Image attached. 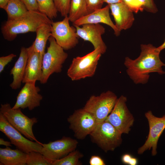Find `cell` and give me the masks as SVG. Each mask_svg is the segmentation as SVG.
Returning a JSON list of instances; mask_svg holds the SVG:
<instances>
[{
  "label": "cell",
  "mask_w": 165,
  "mask_h": 165,
  "mask_svg": "<svg viewBox=\"0 0 165 165\" xmlns=\"http://www.w3.org/2000/svg\"><path fill=\"white\" fill-rule=\"evenodd\" d=\"M110 7L108 4L105 7L96 10L73 22V26H80L86 24H106L113 30L114 34L119 36L120 32L112 20L109 14Z\"/></svg>",
  "instance_id": "cell-16"
},
{
  "label": "cell",
  "mask_w": 165,
  "mask_h": 165,
  "mask_svg": "<svg viewBox=\"0 0 165 165\" xmlns=\"http://www.w3.org/2000/svg\"><path fill=\"white\" fill-rule=\"evenodd\" d=\"M57 11L63 17L68 15L71 0H53Z\"/></svg>",
  "instance_id": "cell-27"
},
{
  "label": "cell",
  "mask_w": 165,
  "mask_h": 165,
  "mask_svg": "<svg viewBox=\"0 0 165 165\" xmlns=\"http://www.w3.org/2000/svg\"><path fill=\"white\" fill-rule=\"evenodd\" d=\"M144 10L151 13H155L158 9L153 0H138Z\"/></svg>",
  "instance_id": "cell-28"
},
{
  "label": "cell",
  "mask_w": 165,
  "mask_h": 165,
  "mask_svg": "<svg viewBox=\"0 0 165 165\" xmlns=\"http://www.w3.org/2000/svg\"><path fill=\"white\" fill-rule=\"evenodd\" d=\"M122 134L109 122L97 124L90 134L91 139L104 151H113L122 144Z\"/></svg>",
  "instance_id": "cell-5"
},
{
  "label": "cell",
  "mask_w": 165,
  "mask_h": 165,
  "mask_svg": "<svg viewBox=\"0 0 165 165\" xmlns=\"http://www.w3.org/2000/svg\"><path fill=\"white\" fill-rule=\"evenodd\" d=\"M118 98L114 93L108 90L98 96H91L83 108L93 115L98 124L105 120Z\"/></svg>",
  "instance_id": "cell-7"
},
{
  "label": "cell",
  "mask_w": 165,
  "mask_h": 165,
  "mask_svg": "<svg viewBox=\"0 0 165 165\" xmlns=\"http://www.w3.org/2000/svg\"><path fill=\"white\" fill-rule=\"evenodd\" d=\"M90 165H105V163L103 160L100 156H92L90 160Z\"/></svg>",
  "instance_id": "cell-34"
},
{
  "label": "cell",
  "mask_w": 165,
  "mask_h": 165,
  "mask_svg": "<svg viewBox=\"0 0 165 165\" xmlns=\"http://www.w3.org/2000/svg\"><path fill=\"white\" fill-rule=\"evenodd\" d=\"M126 97L118 98L111 112L105 121L110 123L122 134H128L133 126L134 118L128 108Z\"/></svg>",
  "instance_id": "cell-8"
},
{
  "label": "cell",
  "mask_w": 165,
  "mask_h": 165,
  "mask_svg": "<svg viewBox=\"0 0 165 165\" xmlns=\"http://www.w3.org/2000/svg\"><path fill=\"white\" fill-rule=\"evenodd\" d=\"M141 50L140 55L137 58L133 60L126 57L124 62L127 74L136 84L147 83L151 73L165 74L162 69L165 64L160 60V52L157 48L151 44H142Z\"/></svg>",
  "instance_id": "cell-1"
},
{
  "label": "cell",
  "mask_w": 165,
  "mask_h": 165,
  "mask_svg": "<svg viewBox=\"0 0 165 165\" xmlns=\"http://www.w3.org/2000/svg\"><path fill=\"white\" fill-rule=\"evenodd\" d=\"M3 9L7 14L8 20L16 19L28 11L24 5L20 0H9Z\"/></svg>",
  "instance_id": "cell-23"
},
{
  "label": "cell",
  "mask_w": 165,
  "mask_h": 165,
  "mask_svg": "<svg viewBox=\"0 0 165 165\" xmlns=\"http://www.w3.org/2000/svg\"><path fill=\"white\" fill-rule=\"evenodd\" d=\"M83 154L78 150H75L64 157L53 161L52 165H80L82 164L79 159Z\"/></svg>",
  "instance_id": "cell-25"
},
{
  "label": "cell",
  "mask_w": 165,
  "mask_h": 165,
  "mask_svg": "<svg viewBox=\"0 0 165 165\" xmlns=\"http://www.w3.org/2000/svg\"><path fill=\"white\" fill-rule=\"evenodd\" d=\"M49 46L44 53L42 61V74L40 83H46L50 76L54 73H60L63 64L67 58L68 55L57 43L52 36L48 40Z\"/></svg>",
  "instance_id": "cell-3"
},
{
  "label": "cell",
  "mask_w": 165,
  "mask_h": 165,
  "mask_svg": "<svg viewBox=\"0 0 165 165\" xmlns=\"http://www.w3.org/2000/svg\"><path fill=\"white\" fill-rule=\"evenodd\" d=\"M82 26L81 27L74 26L78 37L84 41L90 42L94 49H98L102 54H104L107 48L102 38L105 32V28L100 24H86Z\"/></svg>",
  "instance_id": "cell-15"
},
{
  "label": "cell",
  "mask_w": 165,
  "mask_h": 165,
  "mask_svg": "<svg viewBox=\"0 0 165 165\" xmlns=\"http://www.w3.org/2000/svg\"><path fill=\"white\" fill-rule=\"evenodd\" d=\"M16 55L13 53L7 56L0 57V73H1L4 70L5 67L12 61Z\"/></svg>",
  "instance_id": "cell-31"
},
{
  "label": "cell",
  "mask_w": 165,
  "mask_h": 165,
  "mask_svg": "<svg viewBox=\"0 0 165 165\" xmlns=\"http://www.w3.org/2000/svg\"><path fill=\"white\" fill-rule=\"evenodd\" d=\"M104 2H105L108 5L123 2V0H103Z\"/></svg>",
  "instance_id": "cell-36"
},
{
  "label": "cell",
  "mask_w": 165,
  "mask_h": 165,
  "mask_svg": "<svg viewBox=\"0 0 165 165\" xmlns=\"http://www.w3.org/2000/svg\"><path fill=\"white\" fill-rule=\"evenodd\" d=\"M86 1L90 13L102 8L104 3L103 0H86Z\"/></svg>",
  "instance_id": "cell-30"
},
{
  "label": "cell",
  "mask_w": 165,
  "mask_h": 165,
  "mask_svg": "<svg viewBox=\"0 0 165 165\" xmlns=\"http://www.w3.org/2000/svg\"><path fill=\"white\" fill-rule=\"evenodd\" d=\"M0 130L9 139L11 142L17 149L25 152L36 151L41 153L42 143L38 141L33 142L29 140L7 121L0 112Z\"/></svg>",
  "instance_id": "cell-9"
},
{
  "label": "cell",
  "mask_w": 165,
  "mask_h": 165,
  "mask_svg": "<svg viewBox=\"0 0 165 165\" xmlns=\"http://www.w3.org/2000/svg\"><path fill=\"white\" fill-rule=\"evenodd\" d=\"M123 2L135 13L144 10L142 6L138 0H123Z\"/></svg>",
  "instance_id": "cell-29"
},
{
  "label": "cell",
  "mask_w": 165,
  "mask_h": 165,
  "mask_svg": "<svg viewBox=\"0 0 165 165\" xmlns=\"http://www.w3.org/2000/svg\"><path fill=\"white\" fill-rule=\"evenodd\" d=\"M89 13L86 0H71L68 15L70 21L73 23Z\"/></svg>",
  "instance_id": "cell-22"
},
{
  "label": "cell",
  "mask_w": 165,
  "mask_h": 165,
  "mask_svg": "<svg viewBox=\"0 0 165 165\" xmlns=\"http://www.w3.org/2000/svg\"><path fill=\"white\" fill-rule=\"evenodd\" d=\"M28 57V48L22 47L19 57L10 71V74L13 76V81L10 86L13 90L17 89L21 86Z\"/></svg>",
  "instance_id": "cell-19"
},
{
  "label": "cell",
  "mask_w": 165,
  "mask_h": 165,
  "mask_svg": "<svg viewBox=\"0 0 165 165\" xmlns=\"http://www.w3.org/2000/svg\"><path fill=\"white\" fill-rule=\"evenodd\" d=\"M28 48V57L22 83L36 82L42 76L43 55L35 51L31 46Z\"/></svg>",
  "instance_id": "cell-17"
},
{
  "label": "cell",
  "mask_w": 165,
  "mask_h": 165,
  "mask_svg": "<svg viewBox=\"0 0 165 165\" xmlns=\"http://www.w3.org/2000/svg\"><path fill=\"white\" fill-rule=\"evenodd\" d=\"M25 83L17 96L13 109L28 108L31 111L40 106L43 97L39 93L40 91L39 88L35 86V82H28Z\"/></svg>",
  "instance_id": "cell-14"
},
{
  "label": "cell",
  "mask_w": 165,
  "mask_h": 165,
  "mask_svg": "<svg viewBox=\"0 0 165 165\" xmlns=\"http://www.w3.org/2000/svg\"><path fill=\"white\" fill-rule=\"evenodd\" d=\"M67 121L74 136L79 140L84 139L89 135L97 124L93 115L83 108L75 110Z\"/></svg>",
  "instance_id": "cell-10"
},
{
  "label": "cell",
  "mask_w": 165,
  "mask_h": 165,
  "mask_svg": "<svg viewBox=\"0 0 165 165\" xmlns=\"http://www.w3.org/2000/svg\"><path fill=\"white\" fill-rule=\"evenodd\" d=\"M27 154L26 165H52V162L47 159L40 152L32 151Z\"/></svg>",
  "instance_id": "cell-26"
},
{
  "label": "cell",
  "mask_w": 165,
  "mask_h": 165,
  "mask_svg": "<svg viewBox=\"0 0 165 165\" xmlns=\"http://www.w3.org/2000/svg\"><path fill=\"white\" fill-rule=\"evenodd\" d=\"M157 49L160 52L162 50L165 49V39L163 43L160 46L157 47Z\"/></svg>",
  "instance_id": "cell-38"
},
{
  "label": "cell",
  "mask_w": 165,
  "mask_h": 165,
  "mask_svg": "<svg viewBox=\"0 0 165 165\" xmlns=\"http://www.w3.org/2000/svg\"><path fill=\"white\" fill-rule=\"evenodd\" d=\"M101 54L97 49L83 56L73 58L67 70L68 76L73 81L93 76Z\"/></svg>",
  "instance_id": "cell-4"
},
{
  "label": "cell",
  "mask_w": 165,
  "mask_h": 165,
  "mask_svg": "<svg viewBox=\"0 0 165 165\" xmlns=\"http://www.w3.org/2000/svg\"><path fill=\"white\" fill-rule=\"evenodd\" d=\"M51 24H45L37 29L35 40L31 45L35 51L42 55L45 53L47 41L51 36Z\"/></svg>",
  "instance_id": "cell-21"
},
{
  "label": "cell",
  "mask_w": 165,
  "mask_h": 165,
  "mask_svg": "<svg viewBox=\"0 0 165 165\" xmlns=\"http://www.w3.org/2000/svg\"><path fill=\"white\" fill-rule=\"evenodd\" d=\"M109 5L118 30L120 31L130 28L134 20L133 12L123 2Z\"/></svg>",
  "instance_id": "cell-18"
},
{
  "label": "cell",
  "mask_w": 165,
  "mask_h": 165,
  "mask_svg": "<svg viewBox=\"0 0 165 165\" xmlns=\"http://www.w3.org/2000/svg\"><path fill=\"white\" fill-rule=\"evenodd\" d=\"M27 154L16 148L13 149L9 147L0 148V165H26Z\"/></svg>",
  "instance_id": "cell-20"
},
{
  "label": "cell",
  "mask_w": 165,
  "mask_h": 165,
  "mask_svg": "<svg viewBox=\"0 0 165 165\" xmlns=\"http://www.w3.org/2000/svg\"><path fill=\"white\" fill-rule=\"evenodd\" d=\"M53 21L39 11H28L14 20H8L2 26L1 31L4 38L9 41L14 40L20 34L35 32L43 24H51Z\"/></svg>",
  "instance_id": "cell-2"
},
{
  "label": "cell",
  "mask_w": 165,
  "mask_h": 165,
  "mask_svg": "<svg viewBox=\"0 0 165 165\" xmlns=\"http://www.w3.org/2000/svg\"><path fill=\"white\" fill-rule=\"evenodd\" d=\"M78 144L75 139L64 136L61 139L47 144H42L41 153L52 163L67 155L75 150Z\"/></svg>",
  "instance_id": "cell-13"
},
{
  "label": "cell",
  "mask_w": 165,
  "mask_h": 165,
  "mask_svg": "<svg viewBox=\"0 0 165 165\" xmlns=\"http://www.w3.org/2000/svg\"><path fill=\"white\" fill-rule=\"evenodd\" d=\"M28 11H38L37 0H20Z\"/></svg>",
  "instance_id": "cell-33"
},
{
  "label": "cell",
  "mask_w": 165,
  "mask_h": 165,
  "mask_svg": "<svg viewBox=\"0 0 165 165\" xmlns=\"http://www.w3.org/2000/svg\"><path fill=\"white\" fill-rule=\"evenodd\" d=\"M69 21L67 15L62 20L53 22L51 24V36L64 50L75 47L79 43L76 29L70 26Z\"/></svg>",
  "instance_id": "cell-11"
},
{
  "label": "cell",
  "mask_w": 165,
  "mask_h": 165,
  "mask_svg": "<svg viewBox=\"0 0 165 165\" xmlns=\"http://www.w3.org/2000/svg\"><path fill=\"white\" fill-rule=\"evenodd\" d=\"M38 11L52 20L57 16V11L53 0H37Z\"/></svg>",
  "instance_id": "cell-24"
},
{
  "label": "cell",
  "mask_w": 165,
  "mask_h": 165,
  "mask_svg": "<svg viewBox=\"0 0 165 165\" xmlns=\"http://www.w3.org/2000/svg\"><path fill=\"white\" fill-rule=\"evenodd\" d=\"M11 142L6 141L2 138H0V145L5 146L6 147H11L12 145Z\"/></svg>",
  "instance_id": "cell-35"
},
{
  "label": "cell",
  "mask_w": 165,
  "mask_h": 165,
  "mask_svg": "<svg viewBox=\"0 0 165 165\" xmlns=\"http://www.w3.org/2000/svg\"><path fill=\"white\" fill-rule=\"evenodd\" d=\"M122 162L124 164L129 165H136L138 163V160L136 158L129 154L123 155L121 158Z\"/></svg>",
  "instance_id": "cell-32"
},
{
  "label": "cell",
  "mask_w": 165,
  "mask_h": 165,
  "mask_svg": "<svg viewBox=\"0 0 165 165\" xmlns=\"http://www.w3.org/2000/svg\"><path fill=\"white\" fill-rule=\"evenodd\" d=\"M145 115L148 121L149 131L147 139L138 149V153L142 154L145 151L151 149L152 155L155 156L157 154L158 141L165 129V115L162 117H157L149 110L145 112Z\"/></svg>",
  "instance_id": "cell-12"
},
{
  "label": "cell",
  "mask_w": 165,
  "mask_h": 165,
  "mask_svg": "<svg viewBox=\"0 0 165 165\" xmlns=\"http://www.w3.org/2000/svg\"><path fill=\"white\" fill-rule=\"evenodd\" d=\"M9 0H0V8L3 9L8 3Z\"/></svg>",
  "instance_id": "cell-37"
},
{
  "label": "cell",
  "mask_w": 165,
  "mask_h": 165,
  "mask_svg": "<svg viewBox=\"0 0 165 165\" xmlns=\"http://www.w3.org/2000/svg\"><path fill=\"white\" fill-rule=\"evenodd\" d=\"M20 108L13 109L10 104H1L0 112L9 123L28 139L38 141L33 133L32 127L37 119L30 118L24 114Z\"/></svg>",
  "instance_id": "cell-6"
}]
</instances>
